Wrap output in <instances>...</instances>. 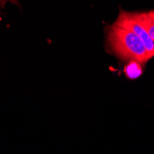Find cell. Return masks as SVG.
Returning <instances> with one entry per match:
<instances>
[{
  "instance_id": "6da1fadb",
  "label": "cell",
  "mask_w": 154,
  "mask_h": 154,
  "mask_svg": "<svg viewBox=\"0 0 154 154\" xmlns=\"http://www.w3.org/2000/svg\"><path fill=\"white\" fill-rule=\"evenodd\" d=\"M107 45L110 52L123 60L148 62L147 48L143 41L130 30L113 24L106 29Z\"/></svg>"
},
{
  "instance_id": "7a4b0ae2",
  "label": "cell",
  "mask_w": 154,
  "mask_h": 154,
  "mask_svg": "<svg viewBox=\"0 0 154 154\" xmlns=\"http://www.w3.org/2000/svg\"><path fill=\"white\" fill-rule=\"evenodd\" d=\"M114 24H116L117 26L124 27V28H127V29L133 32L135 34H137L143 41V43L145 44V46L147 48L148 61L151 57H154V42H153V40L151 39V37L149 36V32H147L145 28L130 16L129 12L120 11L119 16Z\"/></svg>"
},
{
  "instance_id": "3957f363",
  "label": "cell",
  "mask_w": 154,
  "mask_h": 154,
  "mask_svg": "<svg viewBox=\"0 0 154 154\" xmlns=\"http://www.w3.org/2000/svg\"><path fill=\"white\" fill-rule=\"evenodd\" d=\"M130 16L140 23L154 42V10L148 12H129Z\"/></svg>"
},
{
  "instance_id": "277c9868",
  "label": "cell",
  "mask_w": 154,
  "mask_h": 154,
  "mask_svg": "<svg viewBox=\"0 0 154 154\" xmlns=\"http://www.w3.org/2000/svg\"><path fill=\"white\" fill-rule=\"evenodd\" d=\"M124 73L130 79H137L142 74L141 63H139L138 61L136 60H130V62L125 66Z\"/></svg>"
},
{
  "instance_id": "5b68a950",
  "label": "cell",
  "mask_w": 154,
  "mask_h": 154,
  "mask_svg": "<svg viewBox=\"0 0 154 154\" xmlns=\"http://www.w3.org/2000/svg\"><path fill=\"white\" fill-rule=\"evenodd\" d=\"M7 1H10V2H12V3H14V4L19 5V1H18V0H1V4H2V6H4L5 3H6Z\"/></svg>"
}]
</instances>
